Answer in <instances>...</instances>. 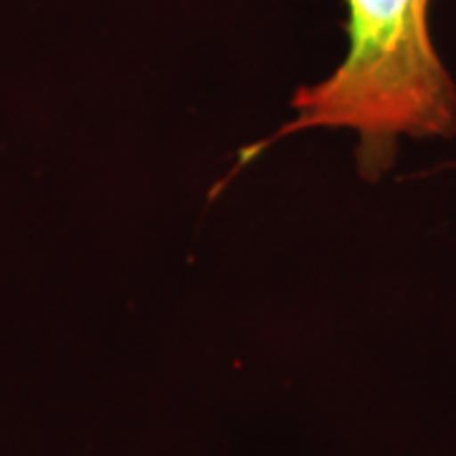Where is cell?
<instances>
[{
  "label": "cell",
  "mask_w": 456,
  "mask_h": 456,
  "mask_svg": "<svg viewBox=\"0 0 456 456\" xmlns=\"http://www.w3.org/2000/svg\"><path fill=\"white\" fill-rule=\"evenodd\" d=\"M347 56L327 79L292 97L294 117L239 152V165L294 132L353 130L358 173L383 178L398 137H454L456 84L431 44V0H345Z\"/></svg>",
  "instance_id": "obj_1"
}]
</instances>
